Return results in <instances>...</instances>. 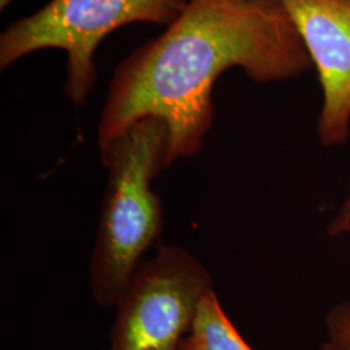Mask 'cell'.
Returning a JSON list of instances; mask_svg holds the SVG:
<instances>
[{"label":"cell","instance_id":"3","mask_svg":"<svg viewBox=\"0 0 350 350\" xmlns=\"http://www.w3.org/2000/svg\"><path fill=\"white\" fill-rule=\"evenodd\" d=\"M187 0H50L7 26L0 36V68L43 50L66 53L64 94L79 108L98 81L94 55L101 40L134 23L169 26Z\"/></svg>","mask_w":350,"mask_h":350},{"label":"cell","instance_id":"7","mask_svg":"<svg viewBox=\"0 0 350 350\" xmlns=\"http://www.w3.org/2000/svg\"><path fill=\"white\" fill-rule=\"evenodd\" d=\"M329 338L345 350H350V304H341L327 315Z\"/></svg>","mask_w":350,"mask_h":350},{"label":"cell","instance_id":"9","mask_svg":"<svg viewBox=\"0 0 350 350\" xmlns=\"http://www.w3.org/2000/svg\"><path fill=\"white\" fill-rule=\"evenodd\" d=\"M321 350H345L342 347L338 345L336 342H334L332 340H329L328 342H325Z\"/></svg>","mask_w":350,"mask_h":350},{"label":"cell","instance_id":"11","mask_svg":"<svg viewBox=\"0 0 350 350\" xmlns=\"http://www.w3.org/2000/svg\"><path fill=\"white\" fill-rule=\"evenodd\" d=\"M178 350H193L189 345L187 344V341H186V338L182 341V344H180V347H179V349Z\"/></svg>","mask_w":350,"mask_h":350},{"label":"cell","instance_id":"5","mask_svg":"<svg viewBox=\"0 0 350 350\" xmlns=\"http://www.w3.org/2000/svg\"><path fill=\"white\" fill-rule=\"evenodd\" d=\"M309 52L323 92L318 137L325 147L350 135V0H280Z\"/></svg>","mask_w":350,"mask_h":350},{"label":"cell","instance_id":"10","mask_svg":"<svg viewBox=\"0 0 350 350\" xmlns=\"http://www.w3.org/2000/svg\"><path fill=\"white\" fill-rule=\"evenodd\" d=\"M13 1H14V0H0V10L4 11Z\"/></svg>","mask_w":350,"mask_h":350},{"label":"cell","instance_id":"1","mask_svg":"<svg viewBox=\"0 0 350 350\" xmlns=\"http://www.w3.org/2000/svg\"><path fill=\"white\" fill-rule=\"evenodd\" d=\"M232 68L256 83L313 69L280 0H187L163 34L114 69L98 125L99 152L135 122L159 117L169 129L166 167L196 156L214 122V85Z\"/></svg>","mask_w":350,"mask_h":350},{"label":"cell","instance_id":"2","mask_svg":"<svg viewBox=\"0 0 350 350\" xmlns=\"http://www.w3.org/2000/svg\"><path fill=\"white\" fill-rule=\"evenodd\" d=\"M169 129L159 117L130 126L101 152L108 170L100 219L90 262L94 300L113 308L163 232V205L152 182L166 169Z\"/></svg>","mask_w":350,"mask_h":350},{"label":"cell","instance_id":"8","mask_svg":"<svg viewBox=\"0 0 350 350\" xmlns=\"http://www.w3.org/2000/svg\"><path fill=\"white\" fill-rule=\"evenodd\" d=\"M350 231V195L349 198L342 204L338 215L332 219L331 225L328 226V234L338 237Z\"/></svg>","mask_w":350,"mask_h":350},{"label":"cell","instance_id":"6","mask_svg":"<svg viewBox=\"0 0 350 350\" xmlns=\"http://www.w3.org/2000/svg\"><path fill=\"white\" fill-rule=\"evenodd\" d=\"M186 341L193 350H253L226 317L214 291L201 301Z\"/></svg>","mask_w":350,"mask_h":350},{"label":"cell","instance_id":"4","mask_svg":"<svg viewBox=\"0 0 350 350\" xmlns=\"http://www.w3.org/2000/svg\"><path fill=\"white\" fill-rule=\"evenodd\" d=\"M212 276L188 250L166 245L139 266L117 305L108 350H178Z\"/></svg>","mask_w":350,"mask_h":350}]
</instances>
